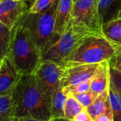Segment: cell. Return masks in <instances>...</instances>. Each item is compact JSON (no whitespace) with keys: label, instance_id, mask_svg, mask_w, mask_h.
I'll use <instances>...</instances> for the list:
<instances>
[{"label":"cell","instance_id":"6da1fadb","mask_svg":"<svg viewBox=\"0 0 121 121\" xmlns=\"http://www.w3.org/2000/svg\"><path fill=\"white\" fill-rule=\"evenodd\" d=\"M15 121L35 118L51 121L50 107L34 74L23 75L12 96Z\"/></svg>","mask_w":121,"mask_h":121},{"label":"cell","instance_id":"7a4b0ae2","mask_svg":"<svg viewBox=\"0 0 121 121\" xmlns=\"http://www.w3.org/2000/svg\"><path fill=\"white\" fill-rule=\"evenodd\" d=\"M9 55L22 75L34 74L42 62V50L21 20L13 28Z\"/></svg>","mask_w":121,"mask_h":121},{"label":"cell","instance_id":"3957f363","mask_svg":"<svg viewBox=\"0 0 121 121\" xmlns=\"http://www.w3.org/2000/svg\"><path fill=\"white\" fill-rule=\"evenodd\" d=\"M116 51L115 45L102 35H91L84 38L62 64H99L108 61Z\"/></svg>","mask_w":121,"mask_h":121},{"label":"cell","instance_id":"277c9868","mask_svg":"<svg viewBox=\"0 0 121 121\" xmlns=\"http://www.w3.org/2000/svg\"><path fill=\"white\" fill-rule=\"evenodd\" d=\"M59 0L47 11L38 13L27 12L21 18L23 24L29 30L33 39L43 50L52 39L55 33L56 14Z\"/></svg>","mask_w":121,"mask_h":121},{"label":"cell","instance_id":"5b68a950","mask_svg":"<svg viewBox=\"0 0 121 121\" xmlns=\"http://www.w3.org/2000/svg\"><path fill=\"white\" fill-rule=\"evenodd\" d=\"M69 25L77 33L102 35L103 24L99 11V0L75 1Z\"/></svg>","mask_w":121,"mask_h":121},{"label":"cell","instance_id":"8992f818","mask_svg":"<svg viewBox=\"0 0 121 121\" xmlns=\"http://www.w3.org/2000/svg\"><path fill=\"white\" fill-rule=\"evenodd\" d=\"M90 35L74 31L69 25L65 34H55L42 50V61H52L62 64Z\"/></svg>","mask_w":121,"mask_h":121},{"label":"cell","instance_id":"52a82bcc","mask_svg":"<svg viewBox=\"0 0 121 121\" xmlns=\"http://www.w3.org/2000/svg\"><path fill=\"white\" fill-rule=\"evenodd\" d=\"M63 66L52 61H42L34 73L38 84L50 104L55 91L61 86L60 80Z\"/></svg>","mask_w":121,"mask_h":121},{"label":"cell","instance_id":"ba28073f","mask_svg":"<svg viewBox=\"0 0 121 121\" xmlns=\"http://www.w3.org/2000/svg\"><path fill=\"white\" fill-rule=\"evenodd\" d=\"M100 64H61L63 66L60 80L62 88L91 79Z\"/></svg>","mask_w":121,"mask_h":121},{"label":"cell","instance_id":"9c48e42d","mask_svg":"<svg viewBox=\"0 0 121 121\" xmlns=\"http://www.w3.org/2000/svg\"><path fill=\"white\" fill-rule=\"evenodd\" d=\"M29 7L26 0H0V23L13 30Z\"/></svg>","mask_w":121,"mask_h":121},{"label":"cell","instance_id":"30bf717a","mask_svg":"<svg viewBox=\"0 0 121 121\" xmlns=\"http://www.w3.org/2000/svg\"><path fill=\"white\" fill-rule=\"evenodd\" d=\"M9 55L1 58L0 94L13 90L22 77Z\"/></svg>","mask_w":121,"mask_h":121},{"label":"cell","instance_id":"8fae6325","mask_svg":"<svg viewBox=\"0 0 121 121\" xmlns=\"http://www.w3.org/2000/svg\"><path fill=\"white\" fill-rule=\"evenodd\" d=\"M74 0H59L56 14L55 33L62 35L69 26Z\"/></svg>","mask_w":121,"mask_h":121},{"label":"cell","instance_id":"7c38bea8","mask_svg":"<svg viewBox=\"0 0 121 121\" xmlns=\"http://www.w3.org/2000/svg\"><path fill=\"white\" fill-rule=\"evenodd\" d=\"M109 84V65L108 61L100 64L95 74L91 78L90 90L100 94L108 87Z\"/></svg>","mask_w":121,"mask_h":121},{"label":"cell","instance_id":"4fadbf2b","mask_svg":"<svg viewBox=\"0 0 121 121\" xmlns=\"http://www.w3.org/2000/svg\"><path fill=\"white\" fill-rule=\"evenodd\" d=\"M121 10V0H99V11L102 24L117 18Z\"/></svg>","mask_w":121,"mask_h":121},{"label":"cell","instance_id":"5bb4252c","mask_svg":"<svg viewBox=\"0 0 121 121\" xmlns=\"http://www.w3.org/2000/svg\"><path fill=\"white\" fill-rule=\"evenodd\" d=\"M102 35L113 45L121 46V18H117L103 24Z\"/></svg>","mask_w":121,"mask_h":121},{"label":"cell","instance_id":"9a60e30c","mask_svg":"<svg viewBox=\"0 0 121 121\" xmlns=\"http://www.w3.org/2000/svg\"><path fill=\"white\" fill-rule=\"evenodd\" d=\"M67 95L60 86L52 95L50 102L51 119L65 118V105Z\"/></svg>","mask_w":121,"mask_h":121},{"label":"cell","instance_id":"2e32d148","mask_svg":"<svg viewBox=\"0 0 121 121\" xmlns=\"http://www.w3.org/2000/svg\"><path fill=\"white\" fill-rule=\"evenodd\" d=\"M13 90L0 94V121H15L12 104Z\"/></svg>","mask_w":121,"mask_h":121},{"label":"cell","instance_id":"e0dca14e","mask_svg":"<svg viewBox=\"0 0 121 121\" xmlns=\"http://www.w3.org/2000/svg\"><path fill=\"white\" fill-rule=\"evenodd\" d=\"M109 99V92L108 87L106 90L99 94L97 98L94 101V102L87 107V111L92 116L93 118L103 114L107 107V104Z\"/></svg>","mask_w":121,"mask_h":121},{"label":"cell","instance_id":"ac0fdd59","mask_svg":"<svg viewBox=\"0 0 121 121\" xmlns=\"http://www.w3.org/2000/svg\"><path fill=\"white\" fill-rule=\"evenodd\" d=\"M13 38V30L0 23V52L1 58L9 54Z\"/></svg>","mask_w":121,"mask_h":121},{"label":"cell","instance_id":"d6986e66","mask_svg":"<svg viewBox=\"0 0 121 121\" xmlns=\"http://www.w3.org/2000/svg\"><path fill=\"white\" fill-rule=\"evenodd\" d=\"M84 108V107L82 106V105L73 95L68 94L65 105V118L69 120H73L74 118Z\"/></svg>","mask_w":121,"mask_h":121},{"label":"cell","instance_id":"ffe728a7","mask_svg":"<svg viewBox=\"0 0 121 121\" xmlns=\"http://www.w3.org/2000/svg\"><path fill=\"white\" fill-rule=\"evenodd\" d=\"M109 100L113 113L114 121H121V96L109 82Z\"/></svg>","mask_w":121,"mask_h":121},{"label":"cell","instance_id":"44dd1931","mask_svg":"<svg viewBox=\"0 0 121 121\" xmlns=\"http://www.w3.org/2000/svg\"><path fill=\"white\" fill-rule=\"evenodd\" d=\"M57 0H34L29 7L28 12L32 13H43L49 10Z\"/></svg>","mask_w":121,"mask_h":121},{"label":"cell","instance_id":"7402d4cb","mask_svg":"<svg viewBox=\"0 0 121 121\" xmlns=\"http://www.w3.org/2000/svg\"><path fill=\"white\" fill-rule=\"evenodd\" d=\"M91 82V79L89 80H87L86 82L77 84H74V85H72L69 86L62 88V89L67 95H68V94L74 95V94H77L84 93V92H86V91L90 90Z\"/></svg>","mask_w":121,"mask_h":121},{"label":"cell","instance_id":"603a6c76","mask_svg":"<svg viewBox=\"0 0 121 121\" xmlns=\"http://www.w3.org/2000/svg\"><path fill=\"white\" fill-rule=\"evenodd\" d=\"M73 96L77 99V101L82 105L83 107L87 108L94 102V101L99 96V94L93 92L91 90H89L84 93L74 94Z\"/></svg>","mask_w":121,"mask_h":121},{"label":"cell","instance_id":"cb8c5ba5","mask_svg":"<svg viewBox=\"0 0 121 121\" xmlns=\"http://www.w3.org/2000/svg\"><path fill=\"white\" fill-rule=\"evenodd\" d=\"M109 82L121 96V72L109 66Z\"/></svg>","mask_w":121,"mask_h":121},{"label":"cell","instance_id":"d4e9b609","mask_svg":"<svg viewBox=\"0 0 121 121\" xmlns=\"http://www.w3.org/2000/svg\"><path fill=\"white\" fill-rule=\"evenodd\" d=\"M115 47L116 50V54L108 62L111 67L121 72V46L115 45Z\"/></svg>","mask_w":121,"mask_h":121},{"label":"cell","instance_id":"484cf974","mask_svg":"<svg viewBox=\"0 0 121 121\" xmlns=\"http://www.w3.org/2000/svg\"><path fill=\"white\" fill-rule=\"evenodd\" d=\"M94 121H114L113 113V110H112L109 99L107 104L106 111L103 114L94 118Z\"/></svg>","mask_w":121,"mask_h":121},{"label":"cell","instance_id":"4316f807","mask_svg":"<svg viewBox=\"0 0 121 121\" xmlns=\"http://www.w3.org/2000/svg\"><path fill=\"white\" fill-rule=\"evenodd\" d=\"M74 121H94V118L90 115L86 108H84L73 119Z\"/></svg>","mask_w":121,"mask_h":121},{"label":"cell","instance_id":"83f0119b","mask_svg":"<svg viewBox=\"0 0 121 121\" xmlns=\"http://www.w3.org/2000/svg\"><path fill=\"white\" fill-rule=\"evenodd\" d=\"M15 121H43V120H38L35 118H21V119H17Z\"/></svg>","mask_w":121,"mask_h":121},{"label":"cell","instance_id":"f1b7e54d","mask_svg":"<svg viewBox=\"0 0 121 121\" xmlns=\"http://www.w3.org/2000/svg\"><path fill=\"white\" fill-rule=\"evenodd\" d=\"M50 121H74L73 120H69L66 118H54L51 119Z\"/></svg>","mask_w":121,"mask_h":121},{"label":"cell","instance_id":"f546056e","mask_svg":"<svg viewBox=\"0 0 121 121\" xmlns=\"http://www.w3.org/2000/svg\"><path fill=\"white\" fill-rule=\"evenodd\" d=\"M26 1L28 2V4L30 6V5H31V4L33 2V1H34V0H26Z\"/></svg>","mask_w":121,"mask_h":121},{"label":"cell","instance_id":"4dcf8cb0","mask_svg":"<svg viewBox=\"0 0 121 121\" xmlns=\"http://www.w3.org/2000/svg\"><path fill=\"white\" fill-rule=\"evenodd\" d=\"M118 18H121V11L119 12V13H118Z\"/></svg>","mask_w":121,"mask_h":121},{"label":"cell","instance_id":"1f68e13d","mask_svg":"<svg viewBox=\"0 0 121 121\" xmlns=\"http://www.w3.org/2000/svg\"><path fill=\"white\" fill-rule=\"evenodd\" d=\"M13 1H22V0H13Z\"/></svg>","mask_w":121,"mask_h":121},{"label":"cell","instance_id":"d6a6232c","mask_svg":"<svg viewBox=\"0 0 121 121\" xmlns=\"http://www.w3.org/2000/svg\"><path fill=\"white\" fill-rule=\"evenodd\" d=\"M77 1V0H74V1Z\"/></svg>","mask_w":121,"mask_h":121}]
</instances>
